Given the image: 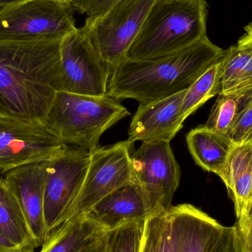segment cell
<instances>
[{"label": "cell", "mask_w": 252, "mask_h": 252, "mask_svg": "<svg viewBox=\"0 0 252 252\" xmlns=\"http://www.w3.org/2000/svg\"><path fill=\"white\" fill-rule=\"evenodd\" d=\"M91 160V151L66 145L50 160L44 214L49 235L70 217Z\"/></svg>", "instance_id": "cell-6"}, {"label": "cell", "mask_w": 252, "mask_h": 252, "mask_svg": "<svg viewBox=\"0 0 252 252\" xmlns=\"http://www.w3.org/2000/svg\"><path fill=\"white\" fill-rule=\"evenodd\" d=\"M50 159L21 166L5 173L4 183L20 205L38 246L48 238L44 214V190Z\"/></svg>", "instance_id": "cell-12"}, {"label": "cell", "mask_w": 252, "mask_h": 252, "mask_svg": "<svg viewBox=\"0 0 252 252\" xmlns=\"http://www.w3.org/2000/svg\"><path fill=\"white\" fill-rule=\"evenodd\" d=\"M0 235L19 248L35 252L39 246L26 217L2 178L0 185Z\"/></svg>", "instance_id": "cell-20"}, {"label": "cell", "mask_w": 252, "mask_h": 252, "mask_svg": "<svg viewBox=\"0 0 252 252\" xmlns=\"http://www.w3.org/2000/svg\"><path fill=\"white\" fill-rule=\"evenodd\" d=\"M172 252H212L225 226L189 204L171 207L167 211Z\"/></svg>", "instance_id": "cell-13"}, {"label": "cell", "mask_w": 252, "mask_h": 252, "mask_svg": "<svg viewBox=\"0 0 252 252\" xmlns=\"http://www.w3.org/2000/svg\"><path fill=\"white\" fill-rule=\"evenodd\" d=\"M139 252H172L167 212L154 215L145 220Z\"/></svg>", "instance_id": "cell-22"}, {"label": "cell", "mask_w": 252, "mask_h": 252, "mask_svg": "<svg viewBox=\"0 0 252 252\" xmlns=\"http://www.w3.org/2000/svg\"><path fill=\"white\" fill-rule=\"evenodd\" d=\"M187 90L165 98L139 103L128 129L129 142H170L183 127L181 116Z\"/></svg>", "instance_id": "cell-14"}, {"label": "cell", "mask_w": 252, "mask_h": 252, "mask_svg": "<svg viewBox=\"0 0 252 252\" xmlns=\"http://www.w3.org/2000/svg\"><path fill=\"white\" fill-rule=\"evenodd\" d=\"M235 225L240 252H252V203L241 211Z\"/></svg>", "instance_id": "cell-26"}, {"label": "cell", "mask_w": 252, "mask_h": 252, "mask_svg": "<svg viewBox=\"0 0 252 252\" xmlns=\"http://www.w3.org/2000/svg\"><path fill=\"white\" fill-rule=\"evenodd\" d=\"M130 112L119 100L106 94L89 96L57 92L42 123L69 146L93 151L100 136Z\"/></svg>", "instance_id": "cell-4"}, {"label": "cell", "mask_w": 252, "mask_h": 252, "mask_svg": "<svg viewBox=\"0 0 252 252\" xmlns=\"http://www.w3.org/2000/svg\"><path fill=\"white\" fill-rule=\"evenodd\" d=\"M220 58L210 66L189 88L182 102L181 116L184 121L207 100L220 94Z\"/></svg>", "instance_id": "cell-21"}, {"label": "cell", "mask_w": 252, "mask_h": 252, "mask_svg": "<svg viewBox=\"0 0 252 252\" xmlns=\"http://www.w3.org/2000/svg\"><path fill=\"white\" fill-rule=\"evenodd\" d=\"M22 1H25V0H0V7L16 4V3L21 2Z\"/></svg>", "instance_id": "cell-31"}, {"label": "cell", "mask_w": 252, "mask_h": 252, "mask_svg": "<svg viewBox=\"0 0 252 252\" xmlns=\"http://www.w3.org/2000/svg\"><path fill=\"white\" fill-rule=\"evenodd\" d=\"M220 94L238 98L252 94V43L239 39L220 59Z\"/></svg>", "instance_id": "cell-18"}, {"label": "cell", "mask_w": 252, "mask_h": 252, "mask_svg": "<svg viewBox=\"0 0 252 252\" xmlns=\"http://www.w3.org/2000/svg\"><path fill=\"white\" fill-rule=\"evenodd\" d=\"M86 214L108 231L151 217L148 201L135 178L102 198Z\"/></svg>", "instance_id": "cell-15"}, {"label": "cell", "mask_w": 252, "mask_h": 252, "mask_svg": "<svg viewBox=\"0 0 252 252\" xmlns=\"http://www.w3.org/2000/svg\"><path fill=\"white\" fill-rule=\"evenodd\" d=\"M77 29L63 0H25L0 7V38H63Z\"/></svg>", "instance_id": "cell-7"}, {"label": "cell", "mask_w": 252, "mask_h": 252, "mask_svg": "<svg viewBox=\"0 0 252 252\" xmlns=\"http://www.w3.org/2000/svg\"><path fill=\"white\" fill-rule=\"evenodd\" d=\"M120 0H67L73 10L94 19L104 14Z\"/></svg>", "instance_id": "cell-27"}, {"label": "cell", "mask_w": 252, "mask_h": 252, "mask_svg": "<svg viewBox=\"0 0 252 252\" xmlns=\"http://www.w3.org/2000/svg\"><path fill=\"white\" fill-rule=\"evenodd\" d=\"M188 149L201 168L223 179L235 142L205 126L192 129L187 135Z\"/></svg>", "instance_id": "cell-17"}, {"label": "cell", "mask_w": 252, "mask_h": 252, "mask_svg": "<svg viewBox=\"0 0 252 252\" xmlns=\"http://www.w3.org/2000/svg\"><path fill=\"white\" fill-rule=\"evenodd\" d=\"M0 252H35L19 248L0 235Z\"/></svg>", "instance_id": "cell-29"}, {"label": "cell", "mask_w": 252, "mask_h": 252, "mask_svg": "<svg viewBox=\"0 0 252 252\" xmlns=\"http://www.w3.org/2000/svg\"><path fill=\"white\" fill-rule=\"evenodd\" d=\"M145 220L123 225L108 234L106 252H139Z\"/></svg>", "instance_id": "cell-24"}, {"label": "cell", "mask_w": 252, "mask_h": 252, "mask_svg": "<svg viewBox=\"0 0 252 252\" xmlns=\"http://www.w3.org/2000/svg\"><path fill=\"white\" fill-rule=\"evenodd\" d=\"M133 152V143L128 140L91 151L87 176L69 219L88 213L102 198L134 179Z\"/></svg>", "instance_id": "cell-10"}, {"label": "cell", "mask_w": 252, "mask_h": 252, "mask_svg": "<svg viewBox=\"0 0 252 252\" xmlns=\"http://www.w3.org/2000/svg\"><path fill=\"white\" fill-rule=\"evenodd\" d=\"M156 0H120L104 14L87 18L83 28L100 59L113 69L126 55Z\"/></svg>", "instance_id": "cell-5"}, {"label": "cell", "mask_w": 252, "mask_h": 252, "mask_svg": "<svg viewBox=\"0 0 252 252\" xmlns=\"http://www.w3.org/2000/svg\"><path fill=\"white\" fill-rule=\"evenodd\" d=\"M205 0H156L126 55L127 60L161 57L207 37Z\"/></svg>", "instance_id": "cell-3"}, {"label": "cell", "mask_w": 252, "mask_h": 252, "mask_svg": "<svg viewBox=\"0 0 252 252\" xmlns=\"http://www.w3.org/2000/svg\"><path fill=\"white\" fill-rule=\"evenodd\" d=\"M212 252H240L236 226H225L220 241Z\"/></svg>", "instance_id": "cell-28"}, {"label": "cell", "mask_w": 252, "mask_h": 252, "mask_svg": "<svg viewBox=\"0 0 252 252\" xmlns=\"http://www.w3.org/2000/svg\"><path fill=\"white\" fill-rule=\"evenodd\" d=\"M63 1H66V2H67V0H63Z\"/></svg>", "instance_id": "cell-33"}, {"label": "cell", "mask_w": 252, "mask_h": 252, "mask_svg": "<svg viewBox=\"0 0 252 252\" xmlns=\"http://www.w3.org/2000/svg\"><path fill=\"white\" fill-rule=\"evenodd\" d=\"M241 107V100L234 96L220 94L213 105L205 126L220 134L229 136Z\"/></svg>", "instance_id": "cell-23"}, {"label": "cell", "mask_w": 252, "mask_h": 252, "mask_svg": "<svg viewBox=\"0 0 252 252\" xmlns=\"http://www.w3.org/2000/svg\"><path fill=\"white\" fill-rule=\"evenodd\" d=\"M240 40L252 43V22L246 27L245 33L240 38Z\"/></svg>", "instance_id": "cell-30"}, {"label": "cell", "mask_w": 252, "mask_h": 252, "mask_svg": "<svg viewBox=\"0 0 252 252\" xmlns=\"http://www.w3.org/2000/svg\"><path fill=\"white\" fill-rule=\"evenodd\" d=\"M62 38H0V118L44 122L61 91Z\"/></svg>", "instance_id": "cell-1"}, {"label": "cell", "mask_w": 252, "mask_h": 252, "mask_svg": "<svg viewBox=\"0 0 252 252\" xmlns=\"http://www.w3.org/2000/svg\"><path fill=\"white\" fill-rule=\"evenodd\" d=\"M108 234L88 214L80 215L53 231L40 252H106Z\"/></svg>", "instance_id": "cell-16"}, {"label": "cell", "mask_w": 252, "mask_h": 252, "mask_svg": "<svg viewBox=\"0 0 252 252\" xmlns=\"http://www.w3.org/2000/svg\"><path fill=\"white\" fill-rule=\"evenodd\" d=\"M131 163L133 176L145 194L151 216L168 211L181 177L170 142H142L133 151Z\"/></svg>", "instance_id": "cell-9"}, {"label": "cell", "mask_w": 252, "mask_h": 252, "mask_svg": "<svg viewBox=\"0 0 252 252\" xmlns=\"http://www.w3.org/2000/svg\"><path fill=\"white\" fill-rule=\"evenodd\" d=\"M241 107L235 125L229 136L235 144H241L252 138V94L239 98Z\"/></svg>", "instance_id": "cell-25"}, {"label": "cell", "mask_w": 252, "mask_h": 252, "mask_svg": "<svg viewBox=\"0 0 252 252\" xmlns=\"http://www.w3.org/2000/svg\"><path fill=\"white\" fill-rule=\"evenodd\" d=\"M224 50L206 37L180 51L147 60L124 59L111 74L108 94L117 100L150 103L188 90Z\"/></svg>", "instance_id": "cell-2"}, {"label": "cell", "mask_w": 252, "mask_h": 252, "mask_svg": "<svg viewBox=\"0 0 252 252\" xmlns=\"http://www.w3.org/2000/svg\"><path fill=\"white\" fill-rule=\"evenodd\" d=\"M66 145L42 124L0 118V173L50 159Z\"/></svg>", "instance_id": "cell-11"}, {"label": "cell", "mask_w": 252, "mask_h": 252, "mask_svg": "<svg viewBox=\"0 0 252 252\" xmlns=\"http://www.w3.org/2000/svg\"><path fill=\"white\" fill-rule=\"evenodd\" d=\"M1 181H2V178H0V185H1Z\"/></svg>", "instance_id": "cell-32"}, {"label": "cell", "mask_w": 252, "mask_h": 252, "mask_svg": "<svg viewBox=\"0 0 252 252\" xmlns=\"http://www.w3.org/2000/svg\"><path fill=\"white\" fill-rule=\"evenodd\" d=\"M111 74L112 70L100 59L84 28H77L62 38L61 91L106 95Z\"/></svg>", "instance_id": "cell-8"}, {"label": "cell", "mask_w": 252, "mask_h": 252, "mask_svg": "<svg viewBox=\"0 0 252 252\" xmlns=\"http://www.w3.org/2000/svg\"><path fill=\"white\" fill-rule=\"evenodd\" d=\"M222 181L233 200L238 217L252 203V138L235 144Z\"/></svg>", "instance_id": "cell-19"}]
</instances>
